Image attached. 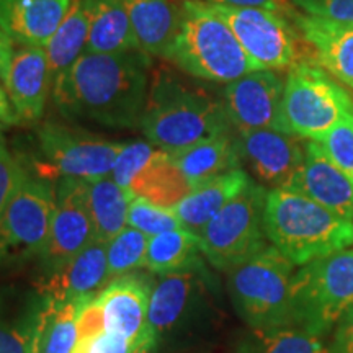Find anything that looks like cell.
Returning <instances> with one entry per match:
<instances>
[{"mask_svg": "<svg viewBox=\"0 0 353 353\" xmlns=\"http://www.w3.org/2000/svg\"><path fill=\"white\" fill-rule=\"evenodd\" d=\"M41 306L43 296L26 303L19 314H8L0 301V353H33Z\"/></svg>", "mask_w": 353, "mask_h": 353, "instance_id": "32", "label": "cell"}, {"mask_svg": "<svg viewBox=\"0 0 353 353\" xmlns=\"http://www.w3.org/2000/svg\"><path fill=\"white\" fill-rule=\"evenodd\" d=\"M263 226L267 239L294 267L353 245V223L288 188L267 192Z\"/></svg>", "mask_w": 353, "mask_h": 353, "instance_id": "2", "label": "cell"}, {"mask_svg": "<svg viewBox=\"0 0 353 353\" xmlns=\"http://www.w3.org/2000/svg\"><path fill=\"white\" fill-rule=\"evenodd\" d=\"M152 288L151 278L132 272L114 278L99 294L105 311V330L123 335L131 342L132 350L143 343H157L145 332Z\"/></svg>", "mask_w": 353, "mask_h": 353, "instance_id": "15", "label": "cell"}, {"mask_svg": "<svg viewBox=\"0 0 353 353\" xmlns=\"http://www.w3.org/2000/svg\"><path fill=\"white\" fill-rule=\"evenodd\" d=\"M94 241L88 182L69 176L59 179L50 236L39 255L43 267L48 273L59 270Z\"/></svg>", "mask_w": 353, "mask_h": 353, "instance_id": "12", "label": "cell"}, {"mask_svg": "<svg viewBox=\"0 0 353 353\" xmlns=\"http://www.w3.org/2000/svg\"><path fill=\"white\" fill-rule=\"evenodd\" d=\"M132 198L134 196L121 188L112 176L88 182V201L95 241L108 244L128 228V211Z\"/></svg>", "mask_w": 353, "mask_h": 353, "instance_id": "27", "label": "cell"}, {"mask_svg": "<svg viewBox=\"0 0 353 353\" xmlns=\"http://www.w3.org/2000/svg\"><path fill=\"white\" fill-rule=\"evenodd\" d=\"M201 244L196 234L185 228L149 237L143 267L156 275H167L201 267Z\"/></svg>", "mask_w": 353, "mask_h": 353, "instance_id": "28", "label": "cell"}, {"mask_svg": "<svg viewBox=\"0 0 353 353\" xmlns=\"http://www.w3.org/2000/svg\"><path fill=\"white\" fill-rule=\"evenodd\" d=\"M231 126L224 103L187 87L169 70L156 72L139 125L152 145L174 152L229 132Z\"/></svg>", "mask_w": 353, "mask_h": 353, "instance_id": "3", "label": "cell"}, {"mask_svg": "<svg viewBox=\"0 0 353 353\" xmlns=\"http://www.w3.org/2000/svg\"><path fill=\"white\" fill-rule=\"evenodd\" d=\"M13 43L6 33L0 30V81H6L8 68H10L13 57Z\"/></svg>", "mask_w": 353, "mask_h": 353, "instance_id": "44", "label": "cell"}, {"mask_svg": "<svg viewBox=\"0 0 353 353\" xmlns=\"http://www.w3.org/2000/svg\"><path fill=\"white\" fill-rule=\"evenodd\" d=\"M241 157L263 187L290 188L304 162V144L288 132L262 128L239 132Z\"/></svg>", "mask_w": 353, "mask_h": 353, "instance_id": "14", "label": "cell"}, {"mask_svg": "<svg viewBox=\"0 0 353 353\" xmlns=\"http://www.w3.org/2000/svg\"><path fill=\"white\" fill-rule=\"evenodd\" d=\"M306 15L353 23V0H290Z\"/></svg>", "mask_w": 353, "mask_h": 353, "instance_id": "37", "label": "cell"}, {"mask_svg": "<svg viewBox=\"0 0 353 353\" xmlns=\"http://www.w3.org/2000/svg\"><path fill=\"white\" fill-rule=\"evenodd\" d=\"M350 112L352 97L314 61H299L288 69L280 131L321 143L330 128Z\"/></svg>", "mask_w": 353, "mask_h": 353, "instance_id": "7", "label": "cell"}, {"mask_svg": "<svg viewBox=\"0 0 353 353\" xmlns=\"http://www.w3.org/2000/svg\"><path fill=\"white\" fill-rule=\"evenodd\" d=\"M169 61L190 76L232 82L259 70L229 25L205 0H185L183 20Z\"/></svg>", "mask_w": 353, "mask_h": 353, "instance_id": "4", "label": "cell"}, {"mask_svg": "<svg viewBox=\"0 0 353 353\" xmlns=\"http://www.w3.org/2000/svg\"><path fill=\"white\" fill-rule=\"evenodd\" d=\"M148 244L149 236L130 226L123 229L112 242H108L107 260L110 281L143 267Z\"/></svg>", "mask_w": 353, "mask_h": 353, "instance_id": "33", "label": "cell"}, {"mask_svg": "<svg viewBox=\"0 0 353 353\" xmlns=\"http://www.w3.org/2000/svg\"><path fill=\"white\" fill-rule=\"evenodd\" d=\"M214 6H229V7H242V8H265V10H273L291 15L293 8L290 6V0H205Z\"/></svg>", "mask_w": 353, "mask_h": 353, "instance_id": "42", "label": "cell"}, {"mask_svg": "<svg viewBox=\"0 0 353 353\" xmlns=\"http://www.w3.org/2000/svg\"><path fill=\"white\" fill-rule=\"evenodd\" d=\"M330 161L353 183V112L343 114L321 141Z\"/></svg>", "mask_w": 353, "mask_h": 353, "instance_id": "35", "label": "cell"}, {"mask_svg": "<svg viewBox=\"0 0 353 353\" xmlns=\"http://www.w3.org/2000/svg\"><path fill=\"white\" fill-rule=\"evenodd\" d=\"M312 61L337 82L353 88V23L293 13Z\"/></svg>", "mask_w": 353, "mask_h": 353, "instance_id": "19", "label": "cell"}, {"mask_svg": "<svg viewBox=\"0 0 353 353\" xmlns=\"http://www.w3.org/2000/svg\"><path fill=\"white\" fill-rule=\"evenodd\" d=\"M77 341L79 339H90L105 332V311L99 294L90 301L83 303L76 319Z\"/></svg>", "mask_w": 353, "mask_h": 353, "instance_id": "40", "label": "cell"}, {"mask_svg": "<svg viewBox=\"0 0 353 353\" xmlns=\"http://www.w3.org/2000/svg\"><path fill=\"white\" fill-rule=\"evenodd\" d=\"M2 83L3 82L0 81V125H20L19 117H17L12 101L8 99L6 85H2Z\"/></svg>", "mask_w": 353, "mask_h": 353, "instance_id": "43", "label": "cell"}, {"mask_svg": "<svg viewBox=\"0 0 353 353\" xmlns=\"http://www.w3.org/2000/svg\"><path fill=\"white\" fill-rule=\"evenodd\" d=\"M210 6L229 25L257 69L280 72L299 61H312L307 43L285 13L265 8Z\"/></svg>", "mask_w": 353, "mask_h": 353, "instance_id": "9", "label": "cell"}, {"mask_svg": "<svg viewBox=\"0 0 353 353\" xmlns=\"http://www.w3.org/2000/svg\"><path fill=\"white\" fill-rule=\"evenodd\" d=\"M250 182L249 175L242 169H236L226 174L214 176L196 185L179 205L175 206V213L179 216L182 226L187 231L196 234L200 237L206 224L228 205L232 198H236Z\"/></svg>", "mask_w": 353, "mask_h": 353, "instance_id": "23", "label": "cell"}, {"mask_svg": "<svg viewBox=\"0 0 353 353\" xmlns=\"http://www.w3.org/2000/svg\"><path fill=\"white\" fill-rule=\"evenodd\" d=\"M70 3L72 0H0V30L20 46L44 48Z\"/></svg>", "mask_w": 353, "mask_h": 353, "instance_id": "21", "label": "cell"}, {"mask_svg": "<svg viewBox=\"0 0 353 353\" xmlns=\"http://www.w3.org/2000/svg\"><path fill=\"white\" fill-rule=\"evenodd\" d=\"M353 307V249L312 260L291 280L293 325L324 337Z\"/></svg>", "mask_w": 353, "mask_h": 353, "instance_id": "5", "label": "cell"}, {"mask_svg": "<svg viewBox=\"0 0 353 353\" xmlns=\"http://www.w3.org/2000/svg\"><path fill=\"white\" fill-rule=\"evenodd\" d=\"M23 174L25 169L20 162L8 152L7 145H2L0 148V216L10 201L13 192L19 187Z\"/></svg>", "mask_w": 353, "mask_h": 353, "instance_id": "38", "label": "cell"}, {"mask_svg": "<svg viewBox=\"0 0 353 353\" xmlns=\"http://www.w3.org/2000/svg\"><path fill=\"white\" fill-rule=\"evenodd\" d=\"M169 156L193 187L226 172L241 169L242 159L239 143L232 138L231 131L198 141L188 148L169 152Z\"/></svg>", "mask_w": 353, "mask_h": 353, "instance_id": "25", "label": "cell"}, {"mask_svg": "<svg viewBox=\"0 0 353 353\" xmlns=\"http://www.w3.org/2000/svg\"><path fill=\"white\" fill-rule=\"evenodd\" d=\"M88 38V21L82 0H72L68 15L56 30L46 46L48 63H50L52 82L85 52Z\"/></svg>", "mask_w": 353, "mask_h": 353, "instance_id": "30", "label": "cell"}, {"mask_svg": "<svg viewBox=\"0 0 353 353\" xmlns=\"http://www.w3.org/2000/svg\"><path fill=\"white\" fill-rule=\"evenodd\" d=\"M329 353H353V307L348 309L334 327Z\"/></svg>", "mask_w": 353, "mask_h": 353, "instance_id": "41", "label": "cell"}, {"mask_svg": "<svg viewBox=\"0 0 353 353\" xmlns=\"http://www.w3.org/2000/svg\"><path fill=\"white\" fill-rule=\"evenodd\" d=\"M185 0H125L141 51L169 59L183 20Z\"/></svg>", "mask_w": 353, "mask_h": 353, "instance_id": "22", "label": "cell"}, {"mask_svg": "<svg viewBox=\"0 0 353 353\" xmlns=\"http://www.w3.org/2000/svg\"><path fill=\"white\" fill-rule=\"evenodd\" d=\"M108 283L107 244L94 241L63 268L48 273L41 290L43 296L56 301L83 304L100 294V288Z\"/></svg>", "mask_w": 353, "mask_h": 353, "instance_id": "20", "label": "cell"}, {"mask_svg": "<svg viewBox=\"0 0 353 353\" xmlns=\"http://www.w3.org/2000/svg\"><path fill=\"white\" fill-rule=\"evenodd\" d=\"M82 304L43 296L33 353H70L77 342L76 319Z\"/></svg>", "mask_w": 353, "mask_h": 353, "instance_id": "29", "label": "cell"}, {"mask_svg": "<svg viewBox=\"0 0 353 353\" xmlns=\"http://www.w3.org/2000/svg\"><path fill=\"white\" fill-rule=\"evenodd\" d=\"M3 85L20 123L38 121L54 87L43 48L25 46L13 52Z\"/></svg>", "mask_w": 353, "mask_h": 353, "instance_id": "18", "label": "cell"}, {"mask_svg": "<svg viewBox=\"0 0 353 353\" xmlns=\"http://www.w3.org/2000/svg\"><path fill=\"white\" fill-rule=\"evenodd\" d=\"M268 190L250 180L200 234L201 254L218 270L229 272L267 247L263 210Z\"/></svg>", "mask_w": 353, "mask_h": 353, "instance_id": "8", "label": "cell"}, {"mask_svg": "<svg viewBox=\"0 0 353 353\" xmlns=\"http://www.w3.org/2000/svg\"><path fill=\"white\" fill-rule=\"evenodd\" d=\"M288 190L303 193L353 223V183L330 161L325 149L317 141L304 143V162Z\"/></svg>", "mask_w": 353, "mask_h": 353, "instance_id": "16", "label": "cell"}, {"mask_svg": "<svg viewBox=\"0 0 353 353\" xmlns=\"http://www.w3.org/2000/svg\"><path fill=\"white\" fill-rule=\"evenodd\" d=\"M228 273L234 307L250 329L293 325L291 280L294 265L280 250L267 245Z\"/></svg>", "mask_w": 353, "mask_h": 353, "instance_id": "6", "label": "cell"}, {"mask_svg": "<svg viewBox=\"0 0 353 353\" xmlns=\"http://www.w3.org/2000/svg\"><path fill=\"white\" fill-rule=\"evenodd\" d=\"M234 353H329L322 337L296 325L250 329L237 342Z\"/></svg>", "mask_w": 353, "mask_h": 353, "instance_id": "31", "label": "cell"}, {"mask_svg": "<svg viewBox=\"0 0 353 353\" xmlns=\"http://www.w3.org/2000/svg\"><path fill=\"white\" fill-rule=\"evenodd\" d=\"M128 226L154 237L183 228L174 210L162 208L144 198H132L128 211Z\"/></svg>", "mask_w": 353, "mask_h": 353, "instance_id": "34", "label": "cell"}, {"mask_svg": "<svg viewBox=\"0 0 353 353\" xmlns=\"http://www.w3.org/2000/svg\"><path fill=\"white\" fill-rule=\"evenodd\" d=\"M193 188L182 170L174 164L169 152L157 148L128 190L134 198H144L162 208L175 210Z\"/></svg>", "mask_w": 353, "mask_h": 353, "instance_id": "26", "label": "cell"}, {"mask_svg": "<svg viewBox=\"0 0 353 353\" xmlns=\"http://www.w3.org/2000/svg\"><path fill=\"white\" fill-rule=\"evenodd\" d=\"M56 190L25 170L0 216V267L39 257L50 236Z\"/></svg>", "mask_w": 353, "mask_h": 353, "instance_id": "10", "label": "cell"}, {"mask_svg": "<svg viewBox=\"0 0 353 353\" xmlns=\"http://www.w3.org/2000/svg\"><path fill=\"white\" fill-rule=\"evenodd\" d=\"M151 56L144 51L83 52L56 79L52 100L68 118L138 128L148 100Z\"/></svg>", "mask_w": 353, "mask_h": 353, "instance_id": "1", "label": "cell"}, {"mask_svg": "<svg viewBox=\"0 0 353 353\" xmlns=\"http://www.w3.org/2000/svg\"><path fill=\"white\" fill-rule=\"evenodd\" d=\"M6 145V138H3V132H2V126H0V148Z\"/></svg>", "mask_w": 353, "mask_h": 353, "instance_id": "46", "label": "cell"}, {"mask_svg": "<svg viewBox=\"0 0 353 353\" xmlns=\"http://www.w3.org/2000/svg\"><path fill=\"white\" fill-rule=\"evenodd\" d=\"M88 21L85 52L141 51L125 0H82Z\"/></svg>", "mask_w": 353, "mask_h": 353, "instance_id": "24", "label": "cell"}, {"mask_svg": "<svg viewBox=\"0 0 353 353\" xmlns=\"http://www.w3.org/2000/svg\"><path fill=\"white\" fill-rule=\"evenodd\" d=\"M201 267L162 275L154 285L148 312V332L157 343L195 314L201 301Z\"/></svg>", "mask_w": 353, "mask_h": 353, "instance_id": "17", "label": "cell"}, {"mask_svg": "<svg viewBox=\"0 0 353 353\" xmlns=\"http://www.w3.org/2000/svg\"><path fill=\"white\" fill-rule=\"evenodd\" d=\"M156 149V145L143 143V141H132V143L123 144L121 151L117 157V162L113 165L112 179L121 188H130L132 179L138 175V172L143 169L145 162L152 157Z\"/></svg>", "mask_w": 353, "mask_h": 353, "instance_id": "36", "label": "cell"}, {"mask_svg": "<svg viewBox=\"0 0 353 353\" xmlns=\"http://www.w3.org/2000/svg\"><path fill=\"white\" fill-rule=\"evenodd\" d=\"M285 81L276 70L259 69L229 82L224 107L237 132L273 128L280 131Z\"/></svg>", "mask_w": 353, "mask_h": 353, "instance_id": "13", "label": "cell"}, {"mask_svg": "<svg viewBox=\"0 0 353 353\" xmlns=\"http://www.w3.org/2000/svg\"><path fill=\"white\" fill-rule=\"evenodd\" d=\"M44 157V176L81 179L87 182L112 176L123 143H114L59 123H44L38 131Z\"/></svg>", "mask_w": 353, "mask_h": 353, "instance_id": "11", "label": "cell"}, {"mask_svg": "<svg viewBox=\"0 0 353 353\" xmlns=\"http://www.w3.org/2000/svg\"><path fill=\"white\" fill-rule=\"evenodd\" d=\"M157 343H143V345L136 347L131 353H156Z\"/></svg>", "mask_w": 353, "mask_h": 353, "instance_id": "45", "label": "cell"}, {"mask_svg": "<svg viewBox=\"0 0 353 353\" xmlns=\"http://www.w3.org/2000/svg\"><path fill=\"white\" fill-rule=\"evenodd\" d=\"M132 345L130 341L120 334L101 332L90 339H79L70 353H131Z\"/></svg>", "mask_w": 353, "mask_h": 353, "instance_id": "39", "label": "cell"}]
</instances>
